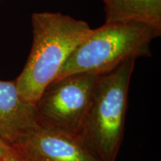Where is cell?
<instances>
[{
	"instance_id": "cell-8",
	"label": "cell",
	"mask_w": 161,
	"mask_h": 161,
	"mask_svg": "<svg viewBox=\"0 0 161 161\" xmlns=\"http://www.w3.org/2000/svg\"><path fill=\"white\" fill-rule=\"evenodd\" d=\"M4 161H27L22 155L19 151L14 146H11L7 154L4 158Z\"/></svg>"
},
{
	"instance_id": "cell-3",
	"label": "cell",
	"mask_w": 161,
	"mask_h": 161,
	"mask_svg": "<svg viewBox=\"0 0 161 161\" xmlns=\"http://www.w3.org/2000/svg\"><path fill=\"white\" fill-rule=\"evenodd\" d=\"M161 31L136 22L105 23L92 29L76 48L56 78L77 73L101 75L128 60L152 56L151 44Z\"/></svg>"
},
{
	"instance_id": "cell-1",
	"label": "cell",
	"mask_w": 161,
	"mask_h": 161,
	"mask_svg": "<svg viewBox=\"0 0 161 161\" xmlns=\"http://www.w3.org/2000/svg\"><path fill=\"white\" fill-rule=\"evenodd\" d=\"M31 26V52L15 81L22 97L35 104L92 29L83 20L60 12L48 11L34 13Z\"/></svg>"
},
{
	"instance_id": "cell-5",
	"label": "cell",
	"mask_w": 161,
	"mask_h": 161,
	"mask_svg": "<svg viewBox=\"0 0 161 161\" xmlns=\"http://www.w3.org/2000/svg\"><path fill=\"white\" fill-rule=\"evenodd\" d=\"M14 147L27 161H100L78 136L40 126Z\"/></svg>"
},
{
	"instance_id": "cell-7",
	"label": "cell",
	"mask_w": 161,
	"mask_h": 161,
	"mask_svg": "<svg viewBox=\"0 0 161 161\" xmlns=\"http://www.w3.org/2000/svg\"><path fill=\"white\" fill-rule=\"evenodd\" d=\"M105 23L136 22L161 31V0H102Z\"/></svg>"
},
{
	"instance_id": "cell-10",
	"label": "cell",
	"mask_w": 161,
	"mask_h": 161,
	"mask_svg": "<svg viewBox=\"0 0 161 161\" xmlns=\"http://www.w3.org/2000/svg\"><path fill=\"white\" fill-rule=\"evenodd\" d=\"M0 1H1V0H0Z\"/></svg>"
},
{
	"instance_id": "cell-6",
	"label": "cell",
	"mask_w": 161,
	"mask_h": 161,
	"mask_svg": "<svg viewBox=\"0 0 161 161\" xmlns=\"http://www.w3.org/2000/svg\"><path fill=\"white\" fill-rule=\"evenodd\" d=\"M38 127L35 104L22 97L15 80H0V139L15 146Z\"/></svg>"
},
{
	"instance_id": "cell-4",
	"label": "cell",
	"mask_w": 161,
	"mask_h": 161,
	"mask_svg": "<svg viewBox=\"0 0 161 161\" xmlns=\"http://www.w3.org/2000/svg\"><path fill=\"white\" fill-rule=\"evenodd\" d=\"M98 75L72 74L50 83L35 103L39 125L79 136Z\"/></svg>"
},
{
	"instance_id": "cell-2",
	"label": "cell",
	"mask_w": 161,
	"mask_h": 161,
	"mask_svg": "<svg viewBox=\"0 0 161 161\" xmlns=\"http://www.w3.org/2000/svg\"><path fill=\"white\" fill-rule=\"evenodd\" d=\"M136 60L98 75L79 137L100 161H116L122 144Z\"/></svg>"
},
{
	"instance_id": "cell-9",
	"label": "cell",
	"mask_w": 161,
	"mask_h": 161,
	"mask_svg": "<svg viewBox=\"0 0 161 161\" xmlns=\"http://www.w3.org/2000/svg\"><path fill=\"white\" fill-rule=\"evenodd\" d=\"M10 148H11V146L0 139V161L4 160V158L9 151Z\"/></svg>"
},
{
	"instance_id": "cell-11",
	"label": "cell",
	"mask_w": 161,
	"mask_h": 161,
	"mask_svg": "<svg viewBox=\"0 0 161 161\" xmlns=\"http://www.w3.org/2000/svg\"><path fill=\"white\" fill-rule=\"evenodd\" d=\"M3 161H4V160H3Z\"/></svg>"
}]
</instances>
